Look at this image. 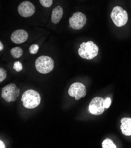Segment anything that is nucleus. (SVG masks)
<instances>
[{"instance_id":"f257e3e1","label":"nucleus","mask_w":131,"mask_h":148,"mask_svg":"<svg viewBox=\"0 0 131 148\" xmlns=\"http://www.w3.org/2000/svg\"><path fill=\"white\" fill-rule=\"evenodd\" d=\"M99 48L93 41L83 42L78 49V54L81 57L86 60H91L98 53Z\"/></svg>"},{"instance_id":"f03ea898","label":"nucleus","mask_w":131,"mask_h":148,"mask_svg":"<svg viewBox=\"0 0 131 148\" xmlns=\"http://www.w3.org/2000/svg\"><path fill=\"white\" fill-rule=\"evenodd\" d=\"M21 101L25 108L31 109L39 106L41 102V97L37 91L28 90L23 93Z\"/></svg>"},{"instance_id":"7ed1b4c3","label":"nucleus","mask_w":131,"mask_h":148,"mask_svg":"<svg viewBox=\"0 0 131 148\" xmlns=\"http://www.w3.org/2000/svg\"><path fill=\"white\" fill-rule=\"evenodd\" d=\"M35 67L39 73L47 74L54 69V62L52 59L48 56H40L36 60Z\"/></svg>"},{"instance_id":"20e7f679","label":"nucleus","mask_w":131,"mask_h":148,"mask_svg":"<svg viewBox=\"0 0 131 148\" xmlns=\"http://www.w3.org/2000/svg\"><path fill=\"white\" fill-rule=\"evenodd\" d=\"M111 17L115 25L118 27L125 25L128 20L127 12L119 6H116L113 8Z\"/></svg>"},{"instance_id":"39448f33","label":"nucleus","mask_w":131,"mask_h":148,"mask_svg":"<svg viewBox=\"0 0 131 148\" xmlns=\"http://www.w3.org/2000/svg\"><path fill=\"white\" fill-rule=\"evenodd\" d=\"M20 93V90L17 86L14 83H11L2 88L1 96L6 101L13 102L17 100Z\"/></svg>"},{"instance_id":"423d86ee","label":"nucleus","mask_w":131,"mask_h":148,"mask_svg":"<svg viewBox=\"0 0 131 148\" xmlns=\"http://www.w3.org/2000/svg\"><path fill=\"white\" fill-rule=\"evenodd\" d=\"M68 94L70 96L75 97V100H78L82 97H84L86 94L85 86L79 82L74 83L69 87Z\"/></svg>"},{"instance_id":"0eeeda50","label":"nucleus","mask_w":131,"mask_h":148,"mask_svg":"<svg viewBox=\"0 0 131 148\" xmlns=\"http://www.w3.org/2000/svg\"><path fill=\"white\" fill-rule=\"evenodd\" d=\"M69 26L74 29H80L82 28L86 23L85 15L81 12L74 13L69 20Z\"/></svg>"},{"instance_id":"6e6552de","label":"nucleus","mask_w":131,"mask_h":148,"mask_svg":"<svg viewBox=\"0 0 131 148\" xmlns=\"http://www.w3.org/2000/svg\"><path fill=\"white\" fill-rule=\"evenodd\" d=\"M104 99L100 97H96L92 99L89 105V110L94 115H100L104 112Z\"/></svg>"},{"instance_id":"1a4fd4ad","label":"nucleus","mask_w":131,"mask_h":148,"mask_svg":"<svg viewBox=\"0 0 131 148\" xmlns=\"http://www.w3.org/2000/svg\"><path fill=\"white\" fill-rule=\"evenodd\" d=\"M18 11L21 16L23 17H29L32 16L35 13V8L31 3L25 1L19 5Z\"/></svg>"},{"instance_id":"9d476101","label":"nucleus","mask_w":131,"mask_h":148,"mask_svg":"<svg viewBox=\"0 0 131 148\" xmlns=\"http://www.w3.org/2000/svg\"><path fill=\"white\" fill-rule=\"evenodd\" d=\"M28 37V34L26 31L24 29H17L11 34V40L14 43L21 44L26 41Z\"/></svg>"},{"instance_id":"9b49d317","label":"nucleus","mask_w":131,"mask_h":148,"mask_svg":"<svg viewBox=\"0 0 131 148\" xmlns=\"http://www.w3.org/2000/svg\"><path fill=\"white\" fill-rule=\"evenodd\" d=\"M121 129L125 136H131V118L124 117L121 121Z\"/></svg>"},{"instance_id":"f8f14e48","label":"nucleus","mask_w":131,"mask_h":148,"mask_svg":"<svg viewBox=\"0 0 131 148\" xmlns=\"http://www.w3.org/2000/svg\"><path fill=\"white\" fill-rule=\"evenodd\" d=\"M63 16V9L61 6L55 7L51 14V21L54 24H58Z\"/></svg>"},{"instance_id":"ddd939ff","label":"nucleus","mask_w":131,"mask_h":148,"mask_svg":"<svg viewBox=\"0 0 131 148\" xmlns=\"http://www.w3.org/2000/svg\"><path fill=\"white\" fill-rule=\"evenodd\" d=\"M11 54L14 58H20L23 54V51L20 47H14L11 50Z\"/></svg>"},{"instance_id":"4468645a","label":"nucleus","mask_w":131,"mask_h":148,"mask_svg":"<svg viewBox=\"0 0 131 148\" xmlns=\"http://www.w3.org/2000/svg\"><path fill=\"white\" fill-rule=\"evenodd\" d=\"M102 148H116V146L113 143L112 140L110 139H105L102 143Z\"/></svg>"},{"instance_id":"2eb2a0df","label":"nucleus","mask_w":131,"mask_h":148,"mask_svg":"<svg viewBox=\"0 0 131 148\" xmlns=\"http://www.w3.org/2000/svg\"><path fill=\"white\" fill-rule=\"evenodd\" d=\"M41 4L44 7H50L52 5L53 1L52 0H39Z\"/></svg>"},{"instance_id":"dca6fc26","label":"nucleus","mask_w":131,"mask_h":148,"mask_svg":"<svg viewBox=\"0 0 131 148\" xmlns=\"http://www.w3.org/2000/svg\"><path fill=\"white\" fill-rule=\"evenodd\" d=\"M38 50H39V46L37 45V44H33V45L30 46V49H29L30 53L32 54H35L37 53Z\"/></svg>"},{"instance_id":"f3484780","label":"nucleus","mask_w":131,"mask_h":148,"mask_svg":"<svg viewBox=\"0 0 131 148\" xmlns=\"http://www.w3.org/2000/svg\"><path fill=\"white\" fill-rule=\"evenodd\" d=\"M7 77V71L5 69L1 67L0 68V82H2Z\"/></svg>"},{"instance_id":"a211bd4d","label":"nucleus","mask_w":131,"mask_h":148,"mask_svg":"<svg viewBox=\"0 0 131 148\" xmlns=\"http://www.w3.org/2000/svg\"><path fill=\"white\" fill-rule=\"evenodd\" d=\"M13 69L16 71H21L22 70V65L20 62H16L14 64Z\"/></svg>"},{"instance_id":"6ab92c4d","label":"nucleus","mask_w":131,"mask_h":148,"mask_svg":"<svg viewBox=\"0 0 131 148\" xmlns=\"http://www.w3.org/2000/svg\"><path fill=\"white\" fill-rule=\"evenodd\" d=\"M111 104V99L109 97H107L104 99V106L105 109H108Z\"/></svg>"},{"instance_id":"aec40b11","label":"nucleus","mask_w":131,"mask_h":148,"mask_svg":"<svg viewBox=\"0 0 131 148\" xmlns=\"http://www.w3.org/2000/svg\"><path fill=\"white\" fill-rule=\"evenodd\" d=\"M0 147L1 148H5V145L4 144V143L1 140L0 141Z\"/></svg>"},{"instance_id":"412c9836","label":"nucleus","mask_w":131,"mask_h":148,"mask_svg":"<svg viewBox=\"0 0 131 148\" xmlns=\"http://www.w3.org/2000/svg\"><path fill=\"white\" fill-rule=\"evenodd\" d=\"M3 48H4V46L2 42H0V51H2L3 50Z\"/></svg>"}]
</instances>
